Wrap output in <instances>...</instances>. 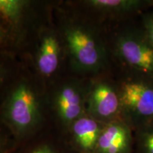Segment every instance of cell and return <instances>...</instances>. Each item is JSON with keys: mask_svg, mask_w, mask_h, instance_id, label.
Here are the masks:
<instances>
[{"mask_svg": "<svg viewBox=\"0 0 153 153\" xmlns=\"http://www.w3.org/2000/svg\"><path fill=\"white\" fill-rule=\"evenodd\" d=\"M139 153H153V123L136 130Z\"/></svg>", "mask_w": 153, "mask_h": 153, "instance_id": "11", "label": "cell"}, {"mask_svg": "<svg viewBox=\"0 0 153 153\" xmlns=\"http://www.w3.org/2000/svg\"><path fill=\"white\" fill-rule=\"evenodd\" d=\"M104 74L89 78L86 99V114L103 124L122 120L116 80Z\"/></svg>", "mask_w": 153, "mask_h": 153, "instance_id": "4", "label": "cell"}, {"mask_svg": "<svg viewBox=\"0 0 153 153\" xmlns=\"http://www.w3.org/2000/svg\"><path fill=\"white\" fill-rule=\"evenodd\" d=\"M0 148H1V144H0Z\"/></svg>", "mask_w": 153, "mask_h": 153, "instance_id": "16", "label": "cell"}, {"mask_svg": "<svg viewBox=\"0 0 153 153\" xmlns=\"http://www.w3.org/2000/svg\"><path fill=\"white\" fill-rule=\"evenodd\" d=\"M30 153H54V152L47 145H41L33 150Z\"/></svg>", "mask_w": 153, "mask_h": 153, "instance_id": "13", "label": "cell"}, {"mask_svg": "<svg viewBox=\"0 0 153 153\" xmlns=\"http://www.w3.org/2000/svg\"><path fill=\"white\" fill-rule=\"evenodd\" d=\"M131 128L123 120L104 124L94 153H128Z\"/></svg>", "mask_w": 153, "mask_h": 153, "instance_id": "9", "label": "cell"}, {"mask_svg": "<svg viewBox=\"0 0 153 153\" xmlns=\"http://www.w3.org/2000/svg\"><path fill=\"white\" fill-rule=\"evenodd\" d=\"M103 126L104 124L85 114L75 120L70 129L79 150L86 153H94Z\"/></svg>", "mask_w": 153, "mask_h": 153, "instance_id": "10", "label": "cell"}, {"mask_svg": "<svg viewBox=\"0 0 153 153\" xmlns=\"http://www.w3.org/2000/svg\"><path fill=\"white\" fill-rule=\"evenodd\" d=\"M62 14L58 30L71 71L84 78L107 74L111 62L106 26L71 3Z\"/></svg>", "mask_w": 153, "mask_h": 153, "instance_id": "1", "label": "cell"}, {"mask_svg": "<svg viewBox=\"0 0 153 153\" xmlns=\"http://www.w3.org/2000/svg\"><path fill=\"white\" fill-rule=\"evenodd\" d=\"M41 102L36 89L28 82H22L13 91L7 108V116L17 130L28 131L41 118Z\"/></svg>", "mask_w": 153, "mask_h": 153, "instance_id": "7", "label": "cell"}, {"mask_svg": "<svg viewBox=\"0 0 153 153\" xmlns=\"http://www.w3.org/2000/svg\"><path fill=\"white\" fill-rule=\"evenodd\" d=\"M72 4L105 26L131 20L153 8V0H84Z\"/></svg>", "mask_w": 153, "mask_h": 153, "instance_id": "5", "label": "cell"}, {"mask_svg": "<svg viewBox=\"0 0 153 153\" xmlns=\"http://www.w3.org/2000/svg\"><path fill=\"white\" fill-rule=\"evenodd\" d=\"M0 20H6V21H9V22H12V21L10 20V19H8L7 18H6L5 16H4L2 14H0ZM14 22V21H13ZM4 30H2V27H1V26H0V39H1V38H2V36H4Z\"/></svg>", "mask_w": 153, "mask_h": 153, "instance_id": "14", "label": "cell"}, {"mask_svg": "<svg viewBox=\"0 0 153 153\" xmlns=\"http://www.w3.org/2000/svg\"><path fill=\"white\" fill-rule=\"evenodd\" d=\"M129 21L106 27L111 65H117L120 75L153 81V46L139 21Z\"/></svg>", "mask_w": 153, "mask_h": 153, "instance_id": "2", "label": "cell"}, {"mask_svg": "<svg viewBox=\"0 0 153 153\" xmlns=\"http://www.w3.org/2000/svg\"><path fill=\"white\" fill-rule=\"evenodd\" d=\"M89 78L74 75L65 79L55 91L53 107L57 117L65 127L70 128L86 114Z\"/></svg>", "mask_w": 153, "mask_h": 153, "instance_id": "6", "label": "cell"}, {"mask_svg": "<svg viewBox=\"0 0 153 153\" xmlns=\"http://www.w3.org/2000/svg\"><path fill=\"white\" fill-rule=\"evenodd\" d=\"M1 80H2V75H1V72H0V82H1Z\"/></svg>", "mask_w": 153, "mask_h": 153, "instance_id": "15", "label": "cell"}, {"mask_svg": "<svg viewBox=\"0 0 153 153\" xmlns=\"http://www.w3.org/2000/svg\"><path fill=\"white\" fill-rule=\"evenodd\" d=\"M65 51L59 30L45 28L40 36L36 67L43 77L50 78L58 72Z\"/></svg>", "mask_w": 153, "mask_h": 153, "instance_id": "8", "label": "cell"}, {"mask_svg": "<svg viewBox=\"0 0 153 153\" xmlns=\"http://www.w3.org/2000/svg\"><path fill=\"white\" fill-rule=\"evenodd\" d=\"M116 82L122 120L135 130L153 123V81L120 75Z\"/></svg>", "mask_w": 153, "mask_h": 153, "instance_id": "3", "label": "cell"}, {"mask_svg": "<svg viewBox=\"0 0 153 153\" xmlns=\"http://www.w3.org/2000/svg\"><path fill=\"white\" fill-rule=\"evenodd\" d=\"M139 22L147 38L153 46V10H149L139 16Z\"/></svg>", "mask_w": 153, "mask_h": 153, "instance_id": "12", "label": "cell"}]
</instances>
